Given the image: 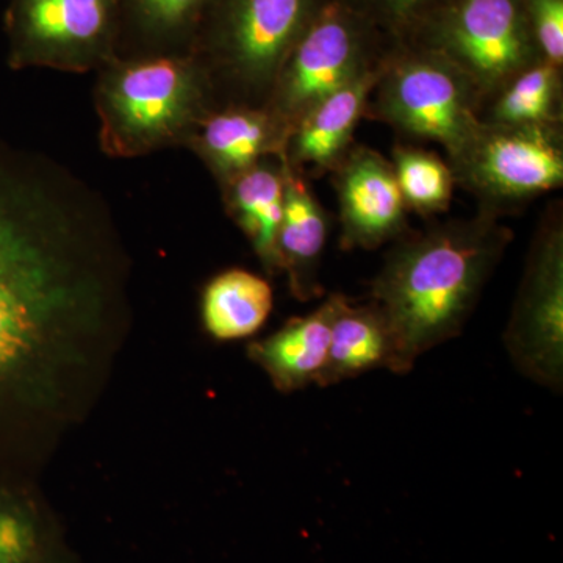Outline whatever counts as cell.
<instances>
[{"instance_id":"4fadbf2b","label":"cell","mask_w":563,"mask_h":563,"mask_svg":"<svg viewBox=\"0 0 563 563\" xmlns=\"http://www.w3.org/2000/svg\"><path fill=\"white\" fill-rule=\"evenodd\" d=\"M288 132L265 107H217L196 125L187 146L198 154L218 184L247 172L266 157H280Z\"/></svg>"},{"instance_id":"cb8c5ba5","label":"cell","mask_w":563,"mask_h":563,"mask_svg":"<svg viewBox=\"0 0 563 563\" xmlns=\"http://www.w3.org/2000/svg\"><path fill=\"white\" fill-rule=\"evenodd\" d=\"M544 60L563 66V0H521Z\"/></svg>"},{"instance_id":"30bf717a","label":"cell","mask_w":563,"mask_h":563,"mask_svg":"<svg viewBox=\"0 0 563 563\" xmlns=\"http://www.w3.org/2000/svg\"><path fill=\"white\" fill-rule=\"evenodd\" d=\"M504 343L518 372L544 388L562 391V202L550 203L533 233Z\"/></svg>"},{"instance_id":"5bb4252c","label":"cell","mask_w":563,"mask_h":563,"mask_svg":"<svg viewBox=\"0 0 563 563\" xmlns=\"http://www.w3.org/2000/svg\"><path fill=\"white\" fill-rule=\"evenodd\" d=\"M284 214L277 236L280 273L287 274L291 295L306 302L320 298L322 252L329 232V217L310 188L309 179L285 161Z\"/></svg>"},{"instance_id":"7a4b0ae2","label":"cell","mask_w":563,"mask_h":563,"mask_svg":"<svg viewBox=\"0 0 563 563\" xmlns=\"http://www.w3.org/2000/svg\"><path fill=\"white\" fill-rule=\"evenodd\" d=\"M514 232L477 211L396 240L372 285L393 343L390 372H412L426 352L461 335Z\"/></svg>"},{"instance_id":"6da1fadb","label":"cell","mask_w":563,"mask_h":563,"mask_svg":"<svg viewBox=\"0 0 563 563\" xmlns=\"http://www.w3.org/2000/svg\"><path fill=\"white\" fill-rule=\"evenodd\" d=\"M101 192L0 135V481L31 483L90 413L131 322Z\"/></svg>"},{"instance_id":"3957f363","label":"cell","mask_w":563,"mask_h":563,"mask_svg":"<svg viewBox=\"0 0 563 563\" xmlns=\"http://www.w3.org/2000/svg\"><path fill=\"white\" fill-rule=\"evenodd\" d=\"M95 102L102 151L121 158L187 146L217 109L209 69L192 51L113 58L99 69Z\"/></svg>"},{"instance_id":"8fae6325","label":"cell","mask_w":563,"mask_h":563,"mask_svg":"<svg viewBox=\"0 0 563 563\" xmlns=\"http://www.w3.org/2000/svg\"><path fill=\"white\" fill-rule=\"evenodd\" d=\"M339 198L340 246L374 251L410 232L391 162L372 147L352 144L333 169Z\"/></svg>"},{"instance_id":"7c38bea8","label":"cell","mask_w":563,"mask_h":563,"mask_svg":"<svg viewBox=\"0 0 563 563\" xmlns=\"http://www.w3.org/2000/svg\"><path fill=\"white\" fill-rule=\"evenodd\" d=\"M383 63L325 96L292 125L285 147L291 169L306 179H318L339 166L354 144L355 129L365 118Z\"/></svg>"},{"instance_id":"603a6c76","label":"cell","mask_w":563,"mask_h":563,"mask_svg":"<svg viewBox=\"0 0 563 563\" xmlns=\"http://www.w3.org/2000/svg\"><path fill=\"white\" fill-rule=\"evenodd\" d=\"M388 43L404 44L413 38L442 0H344Z\"/></svg>"},{"instance_id":"5b68a950","label":"cell","mask_w":563,"mask_h":563,"mask_svg":"<svg viewBox=\"0 0 563 563\" xmlns=\"http://www.w3.org/2000/svg\"><path fill=\"white\" fill-rule=\"evenodd\" d=\"M481 98L473 81L437 52L393 44L365 118L404 139L431 141L454 157L479 128Z\"/></svg>"},{"instance_id":"ffe728a7","label":"cell","mask_w":563,"mask_h":563,"mask_svg":"<svg viewBox=\"0 0 563 563\" xmlns=\"http://www.w3.org/2000/svg\"><path fill=\"white\" fill-rule=\"evenodd\" d=\"M563 66L533 63L481 106L487 124H554L563 122Z\"/></svg>"},{"instance_id":"d6986e66","label":"cell","mask_w":563,"mask_h":563,"mask_svg":"<svg viewBox=\"0 0 563 563\" xmlns=\"http://www.w3.org/2000/svg\"><path fill=\"white\" fill-rule=\"evenodd\" d=\"M63 542L33 484L0 481V563H40Z\"/></svg>"},{"instance_id":"52a82bcc","label":"cell","mask_w":563,"mask_h":563,"mask_svg":"<svg viewBox=\"0 0 563 563\" xmlns=\"http://www.w3.org/2000/svg\"><path fill=\"white\" fill-rule=\"evenodd\" d=\"M391 46L344 0H329L282 66L265 109L290 135L307 111L376 68Z\"/></svg>"},{"instance_id":"2e32d148","label":"cell","mask_w":563,"mask_h":563,"mask_svg":"<svg viewBox=\"0 0 563 563\" xmlns=\"http://www.w3.org/2000/svg\"><path fill=\"white\" fill-rule=\"evenodd\" d=\"M284 155L263 158L247 172L221 185L229 217L247 236L269 276L280 273L277 236L284 214Z\"/></svg>"},{"instance_id":"44dd1931","label":"cell","mask_w":563,"mask_h":563,"mask_svg":"<svg viewBox=\"0 0 563 563\" xmlns=\"http://www.w3.org/2000/svg\"><path fill=\"white\" fill-rule=\"evenodd\" d=\"M122 29L132 32L151 54L191 52L214 0H121ZM147 54V55H151Z\"/></svg>"},{"instance_id":"9c48e42d","label":"cell","mask_w":563,"mask_h":563,"mask_svg":"<svg viewBox=\"0 0 563 563\" xmlns=\"http://www.w3.org/2000/svg\"><path fill=\"white\" fill-rule=\"evenodd\" d=\"M121 0H10L5 13L11 69L99 70L118 57Z\"/></svg>"},{"instance_id":"7402d4cb","label":"cell","mask_w":563,"mask_h":563,"mask_svg":"<svg viewBox=\"0 0 563 563\" xmlns=\"http://www.w3.org/2000/svg\"><path fill=\"white\" fill-rule=\"evenodd\" d=\"M391 166L407 210L424 218L446 213L455 188L448 161L437 152L399 141L393 146Z\"/></svg>"},{"instance_id":"8992f818","label":"cell","mask_w":563,"mask_h":563,"mask_svg":"<svg viewBox=\"0 0 563 563\" xmlns=\"http://www.w3.org/2000/svg\"><path fill=\"white\" fill-rule=\"evenodd\" d=\"M455 187L503 218L563 185V122L487 124L448 158Z\"/></svg>"},{"instance_id":"ac0fdd59","label":"cell","mask_w":563,"mask_h":563,"mask_svg":"<svg viewBox=\"0 0 563 563\" xmlns=\"http://www.w3.org/2000/svg\"><path fill=\"white\" fill-rule=\"evenodd\" d=\"M273 302V288L265 277L247 269H228L203 288V329L218 342L250 339L265 325Z\"/></svg>"},{"instance_id":"277c9868","label":"cell","mask_w":563,"mask_h":563,"mask_svg":"<svg viewBox=\"0 0 563 563\" xmlns=\"http://www.w3.org/2000/svg\"><path fill=\"white\" fill-rule=\"evenodd\" d=\"M329 0H214L192 52L217 107H265L282 66Z\"/></svg>"},{"instance_id":"d4e9b609","label":"cell","mask_w":563,"mask_h":563,"mask_svg":"<svg viewBox=\"0 0 563 563\" xmlns=\"http://www.w3.org/2000/svg\"><path fill=\"white\" fill-rule=\"evenodd\" d=\"M40 563H80L79 559L70 553L69 548L63 542L55 547Z\"/></svg>"},{"instance_id":"ba28073f","label":"cell","mask_w":563,"mask_h":563,"mask_svg":"<svg viewBox=\"0 0 563 563\" xmlns=\"http://www.w3.org/2000/svg\"><path fill=\"white\" fill-rule=\"evenodd\" d=\"M409 44L457 66L479 92L481 106L507 80L544 60L521 0H442Z\"/></svg>"},{"instance_id":"e0dca14e","label":"cell","mask_w":563,"mask_h":563,"mask_svg":"<svg viewBox=\"0 0 563 563\" xmlns=\"http://www.w3.org/2000/svg\"><path fill=\"white\" fill-rule=\"evenodd\" d=\"M390 332L379 310L343 296L332 325L328 358L314 384L331 387L372 369H391Z\"/></svg>"},{"instance_id":"9a60e30c","label":"cell","mask_w":563,"mask_h":563,"mask_svg":"<svg viewBox=\"0 0 563 563\" xmlns=\"http://www.w3.org/2000/svg\"><path fill=\"white\" fill-rule=\"evenodd\" d=\"M343 295H332L307 317L247 346V355L268 374L276 390L292 393L314 384L328 358L332 325Z\"/></svg>"}]
</instances>
